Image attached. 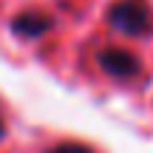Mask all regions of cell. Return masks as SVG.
Instances as JSON below:
<instances>
[{
	"label": "cell",
	"instance_id": "obj_1",
	"mask_svg": "<svg viewBox=\"0 0 153 153\" xmlns=\"http://www.w3.org/2000/svg\"><path fill=\"white\" fill-rule=\"evenodd\" d=\"M108 20L128 37H145L153 31V11L145 0H119L108 11Z\"/></svg>",
	"mask_w": 153,
	"mask_h": 153
},
{
	"label": "cell",
	"instance_id": "obj_2",
	"mask_svg": "<svg viewBox=\"0 0 153 153\" xmlns=\"http://www.w3.org/2000/svg\"><path fill=\"white\" fill-rule=\"evenodd\" d=\"M99 65L105 68L111 76L116 79H128L139 71V60L131 54V51H122V48H108L99 54Z\"/></svg>",
	"mask_w": 153,
	"mask_h": 153
},
{
	"label": "cell",
	"instance_id": "obj_3",
	"mask_svg": "<svg viewBox=\"0 0 153 153\" xmlns=\"http://www.w3.org/2000/svg\"><path fill=\"white\" fill-rule=\"evenodd\" d=\"M48 28H51V17L43 11H23L20 17H14V34H20L26 40L43 37Z\"/></svg>",
	"mask_w": 153,
	"mask_h": 153
},
{
	"label": "cell",
	"instance_id": "obj_4",
	"mask_svg": "<svg viewBox=\"0 0 153 153\" xmlns=\"http://www.w3.org/2000/svg\"><path fill=\"white\" fill-rule=\"evenodd\" d=\"M48 153H94V150L85 148V145H57V148H51Z\"/></svg>",
	"mask_w": 153,
	"mask_h": 153
},
{
	"label": "cell",
	"instance_id": "obj_5",
	"mask_svg": "<svg viewBox=\"0 0 153 153\" xmlns=\"http://www.w3.org/2000/svg\"><path fill=\"white\" fill-rule=\"evenodd\" d=\"M0 136H3V122H0Z\"/></svg>",
	"mask_w": 153,
	"mask_h": 153
}]
</instances>
